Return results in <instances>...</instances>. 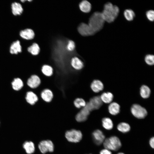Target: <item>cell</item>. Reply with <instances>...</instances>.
<instances>
[{
    "mask_svg": "<svg viewBox=\"0 0 154 154\" xmlns=\"http://www.w3.org/2000/svg\"><path fill=\"white\" fill-rule=\"evenodd\" d=\"M119 12V8L117 6L108 2L104 4L103 10L101 13L105 21L110 23L117 18Z\"/></svg>",
    "mask_w": 154,
    "mask_h": 154,
    "instance_id": "cell-1",
    "label": "cell"
},
{
    "mask_svg": "<svg viewBox=\"0 0 154 154\" xmlns=\"http://www.w3.org/2000/svg\"><path fill=\"white\" fill-rule=\"evenodd\" d=\"M105 22L101 12L96 11L90 16L88 24L96 33L102 29Z\"/></svg>",
    "mask_w": 154,
    "mask_h": 154,
    "instance_id": "cell-2",
    "label": "cell"
},
{
    "mask_svg": "<svg viewBox=\"0 0 154 154\" xmlns=\"http://www.w3.org/2000/svg\"><path fill=\"white\" fill-rule=\"evenodd\" d=\"M103 144L105 148L110 151H116L121 146V143L120 139L115 136L105 139Z\"/></svg>",
    "mask_w": 154,
    "mask_h": 154,
    "instance_id": "cell-3",
    "label": "cell"
},
{
    "mask_svg": "<svg viewBox=\"0 0 154 154\" xmlns=\"http://www.w3.org/2000/svg\"><path fill=\"white\" fill-rule=\"evenodd\" d=\"M130 111L132 115L138 119H144L147 115L146 109L137 104H134L131 106Z\"/></svg>",
    "mask_w": 154,
    "mask_h": 154,
    "instance_id": "cell-4",
    "label": "cell"
},
{
    "mask_svg": "<svg viewBox=\"0 0 154 154\" xmlns=\"http://www.w3.org/2000/svg\"><path fill=\"white\" fill-rule=\"evenodd\" d=\"M65 136L69 142L77 143L81 140L82 135L80 131L73 129L67 131L65 133Z\"/></svg>",
    "mask_w": 154,
    "mask_h": 154,
    "instance_id": "cell-5",
    "label": "cell"
},
{
    "mask_svg": "<svg viewBox=\"0 0 154 154\" xmlns=\"http://www.w3.org/2000/svg\"><path fill=\"white\" fill-rule=\"evenodd\" d=\"M90 108L86 104V106L82 108L76 116L75 119L78 122L86 121L91 112Z\"/></svg>",
    "mask_w": 154,
    "mask_h": 154,
    "instance_id": "cell-6",
    "label": "cell"
},
{
    "mask_svg": "<svg viewBox=\"0 0 154 154\" xmlns=\"http://www.w3.org/2000/svg\"><path fill=\"white\" fill-rule=\"evenodd\" d=\"M40 152L44 154L47 152H52L54 149V145L50 140H43L40 142L38 145Z\"/></svg>",
    "mask_w": 154,
    "mask_h": 154,
    "instance_id": "cell-7",
    "label": "cell"
},
{
    "mask_svg": "<svg viewBox=\"0 0 154 154\" xmlns=\"http://www.w3.org/2000/svg\"><path fill=\"white\" fill-rule=\"evenodd\" d=\"M78 31L79 33L84 37L92 36L95 34L88 24L84 23L79 25Z\"/></svg>",
    "mask_w": 154,
    "mask_h": 154,
    "instance_id": "cell-8",
    "label": "cell"
},
{
    "mask_svg": "<svg viewBox=\"0 0 154 154\" xmlns=\"http://www.w3.org/2000/svg\"><path fill=\"white\" fill-rule=\"evenodd\" d=\"M70 64L73 69L76 71H80L84 67L83 62L78 57H72L70 60Z\"/></svg>",
    "mask_w": 154,
    "mask_h": 154,
    "instance_id": "cell-9",
    "label": "cell"
},
{
    "mask_svg": "<svg viewBox=\"0 0 154 154\" xmlns=\"http://www.w3.org/2000/svg\"><path fill=\"white\" fill-rule=\"evenodd\" d=\"M92 135L94 141L96 144L100 145L103 143L105 137L102 131L100 129L96 130Z\"/></svg>",
    "mask_w": 154,
    "mask_h": 154,
    "instance_id": "cell-10",
    "label": "cell"
},
{
    "mask_svg": "<svg viewBox=\"0 0 154 154\" xmlns=\"http://www.w3.org/2000/svg\"><path fill=\"white\" fill-rule=\"evenodd\" d=\"M90 87L92 92L97 93L103 90L104 86L101 81L98 79H95L91 83Z\"/></svg>",
    "mask_w": 154,
    "mask_h": 154,
    "instance_id": "cell-11",
    "label": "cell"
},
{
    "mask_svg": "<svg viewBox=\"0 0 154 154\" xmlns=\"http://www.w3.org/2000/svg\"><path fill=\"white\" fill-rule=\"evenodd\" d=\"M41 83L40 77L35 74L32 75L28 80L27 85L31 88H35L38 87Z\"/></svg>",
    "mask_w": 154,
    "mask_h": 154,
    "instance_id": "cell-12",
    "label": "cell"
},
{
    "mask_svg": "<svg viewBox=\"0 0 154 154\" xmlns=\"http://www.w3.org/2000/svg\"><path fill=\"white\" fill-rule=\"evenodd\" d=\"M94 110L99 109L103 105L100 96H97L91 98L88 101Z\"/></svg>",
    "mask_w": 154,
    "mask_h": 154,
    "instance_id": "cell-13",
    "label": "cell"
},
{
    "mask_svg": "<svg viewBox=\"0 0 154 154\" xmlns=\"http://www.w3.org/2000/svg\"><path fill=\"white\" fill-rule=\"evenodd\" d=\"M40 97L42 100L45 102L49 103L52 100L54 95L50 89L45 88L40 93Z\"/></svg>",
    "mask_w": 154,
    "mask_h": 154,
    "instance_id": "cell-14",
    "label": "cell"
},
{
    "mask_svg": "<svg viewBox=\"0 0 154 154\" xmlns=\"http://www.w3.org/2000/svg\"><path fill=\"white\" fill-rule=\"evenodd\" d=\"M108 109V112L110 114L113 116H116L119 113L120 106L117 102H112L110 104Z\"/></svg>",
    "mask_w": 154,
    "mask_h": 154,
    "instance_id": "cell-15",
    "label": "cell"
},
{
    "mask_svg": "<svg viewBox=\"0 0 154 154\" xmlns=\"http://www.w3.org/2000/svg\"><path fill=\"white\" fill-rule=\"evenodd\" d=\"M20 36L23 38L27 40L33 39L35 36L33 31L31 29H27L21 31L20 33Z\"/></svg>",
    "mask_w": 154,
    "mask_h": 154,
    "instance_id": "cell-16",
    "label": "cell"
},
{
    "mask_svg": "<svg viewBox=\"0 0 154 154\" xmlns=\"http://www.w3.org/2000/svg\"><path fill=\"white\" fill-rule=\"evenodd\" d=\"M22 52V47L19 40L14 42L11 44L10 48V53L12 54H17Z\"/></svg>",
    "mask_w": 154,
    "mask_h": 154,
    "instance_id": "cell-17",
    "label": "cell"
},
{
    "mask_svg": "<svg viewBox=\"0 0 154 154\" xmlns=\"http://www.w3.org/2000/svg\"><path fill=\"white\" fill-rule=\"evenodd\" d=\"M25 98L27 102L31 105H34L38 100L37 95L32 91L27 92Z\"/></svg>",
    "mask_w": 154,
    "mask_h": 154,
    "instance_id": "cell-18",
    "label": "cell"
},
{
    "mask_svg": "<svg viewBox=\"0 0 154 154\" xmlns=\"http://www.w3.org/2000/svg\"><path fill=\"white\" fill-rule=\"evenodd\" d=\"M79 7L81 11L87 13L91 11L92 6L90 2L87 0H84L82 1L79 3Z\"/></svg>",
    "mask_w": 154,
    "mask_h": 154,
    "instance_id": "cell-19",
    "label": "cell"
},
{
    "mask_svg": "<svg viewBox=\"0 0 154 154\" xmlns=\"http://www.w3.org/2000/svg\"><path fill=\"white\" fill-rule=\"evenodd\" d=\"M139 94L142 98L144 99H147L150 96L151 90L148 86L143 85L140 88Z\"/></svg>",
    "mask_w": 154,
    "mask_h": 154,
    "instance_id": "cell-20",
    "label": "cell"
},
{
    "mask_svg": "<svg viewBox=\"0 0 154 154\" xmlns=\"http://www.w3.org/2000/svg\"><path fill=\"white\" fill-rule=\"evenodd\" d=\"M100 97L102 102L106 104L112 102L114 98L113 94L110 92H103Z\"/></svg>",
    "mask_w": 154,
    "mask_h": 154,
    "instance_id": "cell-21",
    "label": "cell"
},
{
    "mask_svg": "<svg viewBox=\"0 0 154 154\" xmlns=\"http://www.w3.org/2000/svg\"><path fill=\"white\" fill-rule=\"evenodd\" d=\"M11 8L12 13L14 15H20L23 11V9L21 4L14 2L11 4Z\"/></svg>",
    "mask_w": 154,
    "mask_h": 154,
    "instance_id": "cell-22",
    "label": "cell"
},
{
    "mask_svg": "<svg viewBox=\"0 0 154 154\" xmlns=\"http://www.w3.org/2000/svg\"><path fill=\"white\" fill-rule=\"evenodd\" d=\"M41 71L44 75L47 77H49L53 75L54 69L50 65L45 64L42 66Z\"/></svg>",
    "mask_w": 154,
    "mask_h": 154,
    "instance_id": "cell-23",
    "label": "cell"
},
{
    "mask_svg": "<svg viewBox=\"0 0 154 154\" xmlns=\"http://www.w3.org/2000/svg\"><path fill=\"white\" fill-rule=\"evenodd\" d=\"M23 147L26 152L28 154H31L35 151V145L32 141L25 142L23 144Z\"/></svg>",
    "mask_w": 154,
    "mask_h": 154,
    "instance_id": "cell-24",
    "label": "cell"
},
{
    "mask_svg": "<svg viewBox=\"0 0 154 154\" xmlns=\"http://www.w3.org/2000/svg\"><path fill=\"white\" fill-rule=\"evenodd\" d=\"M102 125L105 129H112L113 127V123L112 120L108 117H105L102 119Z\"/></svg>",
    "mask_w": 154,
    "mask_h": 154,
    "instance_id": "cell-25",
    "label": "cell"
},
{
    "mask_svg": "<svg viewBox=\"0 0 154 154\" xmlns=\"http://www.w3.org/2000/svg\"><path fill=\"white\" fill-rule=\"evenodd\" d=\"M11 85L13 89L16 91L21 89L23 86L22 80L19 78H15L12 82Z\"/></svg>",
    "mask_w": 154,
    "mask_h": 154,
    "instance_id": "cell-26",
    "label": "cell"
},
{
    "mask_svg": "<svg viewBox=\"0 0 154 154\" xmlns=\"http://www.w3.org/2000/svg\"><path fill=\"white\" fill-rule=\"evenodd\" d=\"M28 51L33 55H38L40 50V47L37 43H34L27 48Z\"/></svg>",
    "mask_w": 154,
    "mask_h": 154,
    "instance_id": "cell-27",
    "label": "cell"
},
{
    "mask_svg": "<svg viewBox=\"0 0 154 154\" xmlns=\"http://www.w3.org/2000/svg\"><path fill=\"white\" fill-rule=\"evenodd\" d=\"M117 129L119 131L125 133L128 132L130 130L131 127L128 123L122 122L117 125Z\"/></svg>",
    "mask_w": 154,
    "mask_h": 154,
    "instance_id": "cell-28",
    "label": "cell"
},
{
    "mask_svg": "<svg viewBox=\"0 0 154 154\" xmlns=\"http://www.w3.org/2000/svg\"><path fill=\"white\" fill-rule=\"evenodd\" d=\"M73 103L75 108L80 109L84 107L86 105V102L82 98H78L74 100Z\"/></svg>",
    "mask_w": 154,
    "mask_h": 154,
    "instance_id": "cell-29",
    "label": "cell"
},
{
    "mask_svg": "<svg viewBox=\"0 0 154 154\" xmlns=\"http://www.w3.org/2000/svg\"><path fill=\"white\" fill-rule=\"evenodd\" d=\"M123 15L125 18L128 21L133 20L135 16L134 11L130 9H125L124 11Z\"/></svg>",
    "mask_w": 154,
    "mask_h": 154,
    "instance_id": "cell-30",
    "label": "cell"
},
{
    "mask_svg": "<svg viewBox=\"0 0 154 154\" xmlns=\"http://www.w3.org/2000/svg\"><path fill=\"white\" fill-rule=\"evenodd\" d=\"M145 61L148 65L152 66L154 64V56L153 54H148L145 57Z\"/></svg>",
    "mask_w": 154,
    "mask_h": 154,
    "instance_id": "cell-31",
    "label": "cell"
},
{
    "mask_svg": "<svg viewBox=\"0 0 154 154\" xmlns=\"http://www.w3.org/2000/svg\"><path fill=\"white\" fill-rule=\"evenodd\" d=\"M75 46L74 42L72 40H69L67 42L66 48L68 51L71 52L74 50Z\"/></svg>",
    "mask_w": 154,
    "mask_h": 154,
    "instance_id": "cell-32",
    "label": "cell"
},
{
    "mask_svg": "<svg viewBox=\"0 0 154 154\" xmlns=\"http://www.w3.org/2000/svg\"><path fill=\"white\" fill-rule=\"evenodd\" d=\"M146 17L150 21L152 22L154 20V11L150 10L147 11L146 13Z\"/></svg>",
    "mask_w": 154,
    "mask_h": 154,
    "instance_id": "cell-33",
    "label": "cell"
},
{
    "mask_svg": "<svg viewBox=\"0 0 154 154\" xmlns=\"http://www.w3.org/2000/svg\"><path fill=\"white\" fill-rule=\"evenodd\" d=\"M100 154H112V153L110 151L105 148L100 151Z\"/></svg>",
    "mask_w": 154,
    "mask_h": 154,
    "instance_id": "cell-34",
    "label": "cell"
},
{
    "mask_svg": "<svg viewBox=\"0 0 154 154\" xmlns=\"http://www.w3.org/2000/svg\"><path fill=\"white\" fill-rule=\"evenodd\" d=\"M149 144L150 147L153 149L154 148V137H151L149 141Z\"/></svg>",
    "mask_w": 154,
    "mask_h": 154,
    "instance_id": "cell-35",
    "label": "cell"
},
{
    "mask_svg": "<svg viewBox=\"0 0 154 154\" xmlns=\"http://www.w3.org/2000/svg\"><path fill=\"white\" fill-rule=\"evenodd\" d=\"M117 154H125L122 152H119V153H118Z\"/></svg>",
    "mask_w": 154,
    "mask_h": 154,
    "instance_id": "cell-36",
    "label": "cell"
}]
</instances>
